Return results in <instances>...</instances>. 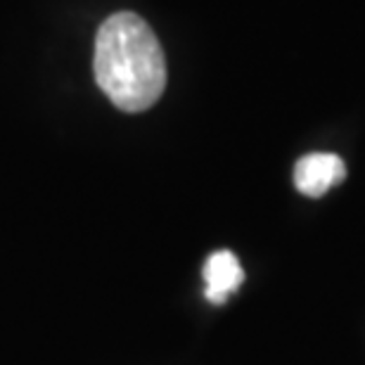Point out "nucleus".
Returning <instances> with one entry per match:
<instances>
[{
  "instance_id": "f257e3e1",
  "label": "nucleus",
  "mask_w": 365,
  "mask_h": 365,
  "mask_svg": "<svg viewBox=\"0 0 365 365\" xmlns=\"http://www.w3.org/2000/svg\"><path fill=\"white\" fill-rule=\"evenodd\" d=\"M95 81L121 112H145L166 88V60L159 38L135 12H116L95 38Z\"/></svg>"
},
{
  "instance_id": "f03ea898",
  "label": "nucleus",
  "mask_w": 365,
  "mask_h": 365,
  "mask_svg": "<svg viewBox=\"0 0 365 365\" xmlns=\"http://www.w3.org/2000/svg\"><path fill=\"white\" fill-rule=\"evenodd\" d=\"M346 178V164L332 152H311L294 164V185L306 197H323Z\"/></svg>"
},
{
  "instance_id": "7ed1b4c3",
  "label": "nucleus",
  "mask_w": 365,
  "mask_h": 365,
  "mask_svg": "<svg viewBox=\"0 0 365 365\" xmlns=\"http://www.w3.org/2000/svg\"><path fill=\"white\" fill-rule=\"evenodd\" d=\"M204 282H207L204 294L211 304L221 306L228 302L245 282V271L235 254L230 250H218L211 254L204 264Z\"/></svg>"
}]
</instances>
